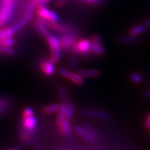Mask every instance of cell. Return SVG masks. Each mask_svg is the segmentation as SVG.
<instances>
[{
  "instance_id": "1",
  "label": "cell",
  "mask_w": 150,
  "mask_h": 150,
  "mask_svg": "<svg viewBox=\"0 0 150 150\" xmlns=\"http://www.w3.org/2000/svg\"><path fill=\"white\" fill-rule=\"evenodd\" d=\"M47 42L49 47L51 51V57L55 61V63H58L61 61L62 56V50L60 45L59 38L57 35L52 34L46 40Z\"/></svg>"
},
{
  "instance_id": "2",
  "label": "cell",
  "mask_w": 150,
  "mask_h": 150,
  "mask_svg": "<svg viewBox=\"0 0 150 150\" xmlns=\"http://www.w3.org/2000/svg\"><path fill=\"white\" fill-rule=\"evenodd\" d=\"M59 38L61 50L64 52H70L72 45L78 40L77 35L70 33L61 35Z\"/></svg>"
},
{
  "instance_id": "3",
  "label": "cell",
  "mask_w": 150,
  "mask_h": 150,
  "mask_svg": "<svg viewBox=\"0 0 150 150\" xmlns=\"http://www.w3.org/2000/svg\"><path fill=\"white\" fill-rule=\"evenodd\" d=\"M55 61L50 57L47 59H43L40 61L39 65H40V70L42 73L46 76H51L54 74L56 72L55 68Z\"/></svg>"
},
{
  "instance_id": "4",
  "label": "cell",
  "mask_w": 150,
  "mask_h": 150,
  "mask_svg": "<svg viewBox=\"0 0 150 150\" xmlns=\"http://www.w3.org/2000/svg\"><path fill=\"white\" fill-rule=\"evenodd\" d=\"M81 114L83 117L88 118H95V119L103 120H108L110 119V114L104 110L84 109L81 111Z\"/></svg>"
},
{
  "instance_id": "5",
  "label": "cell",
  "mask_w": 150,
  "mask_h": 150,
  "mask_svg": "<svg viewBox=\"0 0 150 150\" xmlns=\"http://www.w3.org/2000/svg\"><path fill=\"white\" fill-rule=\"evenodd\" d=\"M36 14L42 20H51L54 22H59L60 21V17L58 15L57 13L55 11L50 10L46 7H42V8H36Z\"/></svg>"
},
{
  "instance_id": "6",
  "label": "cell",
  "mask_w": 150,
  "mask_h": 150,
  "mask_svg": "<svg viewBox=\"0 0 150 150\" xmlns=\"http://www.w3.org/2000/svg\"><path fill=\"white\" fill-rule=\"evenodd\" d=\"M33 24H34V27L37 32L45 40L52 34L50 28L47 26V24L45 23L44 21L41 18H37L35 20Z\"/></svg>"
},
{
  "instance_id": "7",
  "label": "cell",
  "mask_w": 150,
  "mask_h": 150,
  "mask_svg": "<svg viewBox=\"0 0 150 150\" xmlns=\"http://www.w3.org/2000/svg\"><path fill=\"white\" fill-rule=\"evenodd\" d=\"M76 44H77L79 52L81 56H88V57L96 56L91 52V49H90L91 41H90V39L82 38L80 40H77Z\"/></svg>"
},
{
  "instance_id": "8",
  "label": "cell",
  "mask_w": 150,
  "mask_h": 150,
  "mask_svg": "<svg viewBox=\"0 0 150 150\" xmlns=\"http://www.w3.org/2000/svg\"><path fill=\"white\" fill-rule=\"evenodd\" d=\"M38 119L35 115L27 117H22L20 127L25 129L26 130L36 133L38 129Z\"/></svg>"
},
{
  "instance_id": "9",
  "label": "cell",
  "mask_w": 150,
  "mask_h": 150,
  "mask_svg": "<svg viewBox=\"0 0 150 150\" xmlns=\"http://www.w3.org/2000/svg\"><path fill=\"white\" fill-rule=\"evenodd\" d=\"M18 133L19 140L24 145H29L32 143L35 138V135L36 134L35 132L26 130L21 127H20Z\"/></svg>"
},
{
  "instance_id": "10",
  "label": "cell",
  "mask_w": 150,
  "mask_h": 150,
  "mask_svg": "<svg viewBox=\"0 0 150 150\" xmlns=\"http://www.w3.org/2000/svg\"><path fill=\"white\" fill-rule=\"evenodd\" d=\"M60 132L61 133L67 140H71L72 139V131L71 128L70 120L65 119V121L61 124L59 127Z\"/></svg>"
},
{
  "instance_id": "11",
  "label": "cell",
  "mask_w": 150,
  "mask_h": 150,
  "mask_svg": "<svg viewBox=\"0 0 150 150\" xmlns=\"http://www.w3.org/2000/svg\"><path fill=\"white\" fill-rule=\"evenodd\" d=\"M74 131L78 136H79L81 138H83L84 140H86V141L90 142V143H95V142H96L97 140L95 138H93L91 135H90L88 132L86 131L82 127L75 126Z\"/></svg>"
},
{
  "instance_id": "12",
  "label": "cell",
  "mask_w": 150,
  "mask_h": 150,
  "mask_svg": "<svg viewBox=\"0 0 150 150\" xmlns=\"http://www.w3.org/2000/svg\"><path fill=\"white\" fill-rule=\"evenodd\" d=\"M140 38L139 36H136L131 34L129 35H124L118 37L117 40V42L121 45H132L135 43L138 42L140 41Z\"/></svg>"
},
{
  "instance_id": "13",
  "label": "cell",
  "mask_w": 150,
  "mask_h": 150,
  "mask_svg": "<svg viewBox=\"0 0 150 150\" xmlns=\"http://www.w3.org/2000/svg\"><path fill=\"white\" fill-rule=\"evenodd\" d=\"M83 79L85 78H97L101 76L102 72L97 69H84L78 72Z\"/></svg>"
},
{
  "instance_id": "14",
  "label": "cell",
  "mask_w": 150,
  "mask_h": 150,
  "mask_svg": "<svg viewBox=\"0 0 150 150\" xmlns=\"http://www.w3.org/2000/svg\"><path fill=\"white\" fill-rule=\"evenodd\" d=\"M11 108V101L5 97H0V116L6 115Z\"/></svg>"
},
{
  "instance_id": "15",
  "label": "cell",
  "mask_w": 150,
  "mask_h": 150,
  "mask_svg": "<svg viewBox=\"0 0 150 150\" xmlns=\"http://www.w3.org/2000/svg\"><path fill=\"white\" fill-rule=\"evenodd\" d=\"M60 107H61V104H59V103L46 105L42 107V113L47 114V115L54 114L59 111Z\"/></svg>"
},
{
  "instance_id": "16",
  "label": "cell",
  "mask_w": 150,
  "mask_h": 150,
  "mask_svg": "<svg viewBox=\"0 0 150 150\" xmlns=\"http://www.w3.org/2000/svg\"><path fill=\"white\" fill-rule=\"evenodd\" d=\"M147 28L148 27L147 26H145L144 24H138V25H136L131 28L130 30H129V34L136 35V36H139L140 35L147 31Z\"/></svg>"
},
{
  "instance_id": "17",
  "label": "cell",
  "mask_w": 150,
  "mask_h": 150,
  "mask_svg": "<svg viewBox=\"0 0 150 150\" xmlns=\"http://www.w3.org/2000/svg\"><path fill=\"white\" fill-rule=\"evenodd\" d=\"M90 49H91V52L92 53L96 56H103L104 55L105 53H106V50H105L104 46L95 44V43L91 42V41Z\"/></svg>"
},
{
  "instance_id": "18",
  "label": "cell",
  "mask_w": 150,
  "mask_h": 150,
  "mask_svg": "<svg viewBox=\"0 0 150 150\" xmlns=\"http://www.w3.org/2000/svg\"><path fill=\"white\" fill-rule=\"evenodd\" d=\"M15 34H16V32L11 26L5 28L1 27L0 29V40L4 38H7L14 37Z\"/></svg>"
},
{
  "instance_id": "19",
  "label": "cell",
  "mask_w": 150,
  "mask_h": 150,
  "mask_svg": "<svg viewBox=\"0 0 150 150\" xmlns=\"http://www.w3.org/2000/svg\"><path fill=\"white\" fill-rule=\"evenodd\" d=\"M69 80L77 86H83L84 82H85L84 81V79L79 73L74 72H71Z\"/></svg>"
},
{
  "instance_id": "20",
  "label": "cell",
  "mask_w": 150,
  "mask_h": 150,
  "mask_svg": "<svg viewBox=\"0 0 150 150\" xmlns=\"http://www.w3.org/2000/svg\"><path fill=\"white\" fill-rule=\"evenodd\" d=\"M57 93L59 95V99H61L62 103H67L68 102V97L65 90V87L63 86H59L57 87Z\"/></svg>"
},
{
  "instance_id": "21",
  "label": "cell",
  "mask_w": 150,
  "mask_h": 150,
  "mask_svg": "<svg viewBox=\"0 0 150 150\" xmlns=\"http://www.w3.org/2000/svg\"><path fill=\"white\" fill-rule=\"evenodd\" d=\"M75 110V106L72 102H67V108L65 111V117L66 119L70 120L73 117Z\"/></svg>"
},
{
  "instance_id": "22",
  "label": "cell",
  "mask_w": 150,
  "mask_h": 150,
  "mask_svg": "<svg viewBox=\"0 0 150 150\" xmlns=\"http://www.w3.org/2000/svg\"><path fill=\"white\" fill-rule=\"evenodd\" d=\"M129 79L133 83L136 84L141 83L143 81V77L139 73L136 72H131L129 74Z\"/></svg>"
},
{
  "instance_id": "23",
  "label": "cell",
  "mask_w": 150,
  "mask_h": 150,
  "mask_svg": "<svg viewBox=\"0 0 150 150\" xmlns=\"http://www.w3.org/2000/svg\"><path fill=\"white\" fill-rule=\"evenodd\" d=\"M82 127L85 129L86 131H87L88 132V134L90 135H91L93 138H95V139L97 140L100 138V135H99V132L97 130H95L93 127H92L91 126H90L89 125H86V124H84L83 125Z\"/></svg>"
},
{
  "instance_id": "24",
  "label": "cell",
  "mask_w": 150,
  "mask_h": 150,
  "mask_svg": "<svg viewBox=\"0 0 150 150\" xmlns=\"http://www.w3.org/2000/svg\"><path fill=\"white\" fill-rule=\"evenodd\" d=\"M17 43V40L14 38V37L7 38L3 40H0V45L2 46L9 47H13Z\"/></svg>"
},
{
  "instance_id": "25",
  "label": "cell",
  "mask_w": 150,
  "mask_h": 150,
  "mask_svg": "<svg viewBox=\"0 0 150 150\" xmlns=\"http://www.w3.org/2000/svg\"><path fill=\"white\" fill-rule=\"evenodd\" d=\"M16 52L13 47H9L0 46V54H4L6 56H14Z\"/></svg>"
},
{
  "instance_id": "26",
  "label": "cell",
  "mask_w": 150,
  "mask_h": 150,
  "mask_svg": "<svg viewBox=\"0 0 150 150\" xmlns=\"http://www.w3.org/2000/svg\"><path fill=\"white\" fill-rule=\"evenodd\" d=\"M79 57L77 55L72 54L71 55L70 61H69V67L71 70H76L79 66Z\"/></svg>"
},
{
  "instance_id": "27",
  "label": "cell",
  "mask_w": 150,
  "mask_h": 150,
  "mask_svg": "<svg viewBox=\"0 0 150 150\" xmlns=\"http://www.w3.org/2000/svg\"><path fill=\"white\" fill-rule=\"evenodd\" d=\"M90 40L91 42L95 43V44L104 46V40H103L102 37L98 33H94V34L92 35L91 38H90Z\"/></svg>"
},
{
  "instance_id": "28",
  "label": "cell",
  "mask_w": 150,
  "mask_h": 150,
  "mask_svg": "<svg viewBox=\"0 0 150 150\" xmlns=\"http://www.w3.org/2000/svg\"><path fill=\"white\" fill-rule=\"evenodd\" d=\"M33 115H35V111L33 108L30 107V106H27L24 108L22 113V117H31V116Z\"/></svg>"
},
{
  "instance_id": "29",
  "label": "cell",
  "mask_w": 150,
  "mask_h": 150,
  "mask_svg": "<svg viewBox=\"0 0 150 150\" xmlns=\"http://www.w3.org/2000/svg\"><path fill=\"white\" fill-rule=\"evenodd\" d=\"M58 73H59L60 76H61L62 77L67 79H69V78H70V74H71V72L70 70H67V69L60 68V69H59V70H58Z\"/></svg>"
},
{
  "instance_id": "30",
  "label": "cell",
  "mask_w": 150,
  "mask_h": 150,
  "mask_svg": "<svg viewBox=\"0 0 150 150\" xmlns=\"http://www.w3.org/2000/svg\"><path fill=\"white\" fill-rule=\"evenodd\" d=\"M82 1L91 5H102L105 4V0H81Z\"/></svg>"
},
{
  "instance_id": "31",
  "label": "cell",
  "mask_w": 150,
  "mask_h": 150,
  "mask_svg": "<svg viewBox=\"0 0 150 150\" xmlns=\"http://www.w3.org/2000/svg\"><path fill=\"white\" fill-rule=\"evenodd\" d=\"M59 112V114H58L57 117H56V125H57L58 127H59L61 125V124L65 121V120L66 119V117H65L64 114H62L59 112Z\"/></svg>"
},
{
  "instance_id": "32",
  "label": "cell",
  "mask_w": 150,
  "mask_h": 150,
  "mask_svg": "<svg viewBox=\"0 0 150 150\" xmlns=\"http://www.w3.org/2000/svg\"><path fill=\"white\" fill-rule=\"evenodd\" d=\"M144 125H145V128L147 129V130L150 131V112L146 115L145 119V123H144Z\"/></svg>"
},
{
  "instance_id": "33",
  "label": "cell",
  "mask_w": 150,
  "mask_h": 150,
  "mask_svg": "<svg viewBox=\"0 0 150 150\" xmlns=\"http://www.w3.org/2000/svg\"><path fill=\"white\" fill-rule=\"evenodd\" d=\"M52 0H41V1L38 4L37 7L38 8H42V7H46V6L49 3L51 2ZM36 7V8H37Z\"/></svg>"
},
{
  "instance_id": "34",
  "label": "cell",
  "mask_w": 150,
  "mask_h": 150,
  "mask_svg": "<svg viewBox=\"0 0 150 150\" xmlns=\"http://www.w3.org/2000/svg\"><path fill=\"white\" fill-rule=\"evenodd\" d=\"M69 1H70V0H57L56 5L57 6V7H62L66 4Z\"/></svg>"
},
{
  "instance_id": "35",
  "label": "cell",
  "mask_w": 150,
  "mask_h": 150,
  "mask_svg": "<svg viewBox=\"0 0 150 150\" xmlns=\"http://www.w3.org/2000/svg\"><path fill=\"white\" fill-rule=\"evenodd\" d=\"M143 24H145V26H147V27H150V18L146 19V20H144Z\"/></svg>"
},
{
  "instance_id": "36",
  "label": "cell",
  "mask_w": 150,
  "mask_h": 150,
  "mask_svg": "<svg viewBox=\"0 0 150 150\" xmlns=\"http://www.w3.org/2000/svg\"><path fill=\"white\" fill-rule=\"evenodd\" d=\"M144 96H145L146 99H149V100H150V91H146L145 93H144Z\"/></svg>"
},
{
  "instance_id": "37",
  "label": "cell",
  "mask_w": 150,
  "mask_h": 150,
  "mask_svg": "<svg viewBox=\"0 0 150 150\" xmlns=\"http://www.w3.org/2000/svg\"><path fill=\"white\" fill-rule=\"evenodd\" d=\"M40 1H41V0H31V2L33 3V4H35L37 6L38 5V4L40 3Z\"/></svg>"
},
{
  "instance_id": "38",
  "label": "cell",
  "mask_w": 150,
  "mask_h": 150,
  "mask_svg": "<svg viewBox=\"0 0 150 150\" xmlns=\"http://www.w3.org/2000/svg\"><path fill=\"white\" fill-rule=\"evenodd\" d=\"M34 150H41V149L40 147H35V149H34Z\"/></svg>"
},
{
  "instance_id": "39",
  "label": "cell",
  "mask_w": 150,
  "mask_h": 150,
  "mask_svg": "<svg viewBox=\"0 0 150 150\" xmlns=\"http://www.w3.org/2000/svg\"><path fill=\"white\" fill-rule=\"evenodd\" d=\"M10 150H20L19 149H17V148H14V149H11Z\"/></svg>"
}]
</instances>
